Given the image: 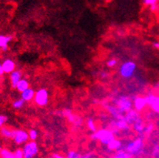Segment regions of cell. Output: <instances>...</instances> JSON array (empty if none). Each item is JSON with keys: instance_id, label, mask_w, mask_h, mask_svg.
Wrapping results in <instances>:
<instances>
[{"instance_id": "cell-1", "label": "cell", "mask_w": 159, "mask_h": 158, "mask_svg": "<svg viewBox=\"0 0 159 158\" xmlns=\"http://www.w3.org/2000/svg\"><path fill=\"white\" fill-rule=\"evenodd\" d=\"M91 139L95 140H99L101 144L108 145L113 140H115V135L111 130L102 128L99 130H97L91 136Z\"/></svg>"}, {"instance_id": "cell-2", "label": "cell", "mask_w": 159, "mask_h": 158, "mask_svg": "<svg viewBox=\"0 0 159 158\" xmlns=\"http://www.w3.org/2000/svg\"><path fill=\"white\" fill-rule=\"evenodd\" d=\"M144 148V140L142 137H138L135 140L128 143L125 147V152H127L130 156L139 155Z\"/></svg>"}, {"instance_id": "cell-3", "label": "cell", "mask_w": 159, "mask_h": 158, "mask_svg": "<svg viewBox=\"0 0 159 158\" xmlns=\"http://www.w3.org/2000/svg\"><path fill=\"white\" fill-rule=\"evenodd\" d=\"M113 102H114V105L118 108V110L120 111L121 114L123 115L131 111L133 106V102L127 96H120L118 98L114 99Z\"/></svg>"}, {"instance_id": "cell-4", "label": "cell", "mask_w": 159, "mask_h": 158, "mask_svg": "<svg viewBox=\"0 0 159 158\" xmlns=\"http://www.w3.org/2000/svg\"><path fill=\"white\" fill-rule=\"evenodd\" d=\"M136 69H137V65L135 62L132 61H128L121 65L119 72L122 78H130L134 74Z\"/></svg>"}, {"instance_id": "cell-5", "label": "cell", "mask_w": 159, "mask_h": 158, "mask_svg": "<svg viewBox=\"0 0 159 158\" xmlns=\"http://www.w3.org/2000/svg\"><path fill=\"white\" fill-rule=\"evenodd\" d=\"M24 158H33L38 153V145L36 141H28L24 144L22 148Z\"/></svg>"}, {"instance_id": "cell-6", "label": "cell", "mask_w": 159, "mask_h": 158, "mask_svg": "<svg viewBox=\"0 0 159 158\" xmlns=\"http://www.w3.org/2000/svg\"><path fill=\"white\" fill-rule=\"evenodd\" d=\"M34 102L39 106H44L48 102V92L46 89H39L36 90L34 97Z\"/></svg>"}, {"instance_id": "cell-7", "label": "cell", "mask_w": 159, "mask_h": 158, "mask_svg": "<svg viewBox=\"0 0 159 158\" xmlns=\"http://www.w3.org/2000/svg\"><path fill=\"white\" fill-rule=\"evenodd\" d=\"M12 140H14V142L18 145L26 144L29 140L28 132H27L25 130H22V129L14 130V136H13Z\"/></svg>"}, {"instance_id": "cell-8", "label": "cell", "mask_w": 159, "mask_h": 158, "mask_svg": "<svg viewBox=\"0 0 159 158\" xmlns=\"http://www.w3.org/2000/svg\"><path fill=\"white\" fill-rule=\"evenodd\" d=\"M146 104L149 105L151 107L153 111L156 113H159V96L155 94H148L147 96L145 97Z\"/></svg>"}, {"instance_id": "cell-9", "label": "cell", "mask_w": 159, "mask_h": 158, "mask_svg": "<svg viewBox=\"0 0 159 158\" xmlns=\"http://www.w3.org/2000/svg\"><path fill=\"white\" fill-rule=\"evenodd\" d=\"M140 118H141V116H140L139 112H137L135 110H133V109L128 111L127 113H125V115H124V120H125V122L127 123L129 125H132V126Z\"/></svg>"}, {"instance_id": "cell-10", "label": "cell", "mask_w": 159, "mask_h": 158, "mask_svg": "<svg viewBox=\"0 0 159 158\" xmlns=\"http://www.w3.org/2000/svg\"><path fill=\"white\" fill-rule=\"evenodd\" d=\"M105 107L107 108V110L108 111V112L112 115V117L114 119H116V120H124V115H125L121 114L120 111L118 110V108L115 106V105H111L107 103Z\"/></svg>"}, {"instance_id": "cell-11", "label": "cell", "mask_w": 159, "mask_h": 158, "mask_svg": "<svg viewBox=\"0 0 159 158\" xmlns=\"http://www.w3.org/2000/svg\"><path fill=\"white\" fill-rule=\"evenodd\" d=\"M2 69L4 70V73L6 74H11L13 71L16 70V63L12 59L7 58L2 63Z\"/></svg>"}, {"instance_id": "cell-12", "label": "cell", "mask_w": 159, "mask_h": 158, "mask_svg": "<svg viewBox=\"0 0 159 158\" xmlns=\"http://www.w3.org/2000/svg\"><path fill=\"white\" fill-rule=\"evenodd\" d=\"M146 101H145V97L138 96L136 97L133 101V106L135 108V111L137 112H140L144 110V108L146 106Z\"/></svg>"}, {"instance_id": "cell-13", "label": "cell", "mask_w": 159, "mask_h": 158, "mask_svg": "<svg viewBox=\"0 0 159 158\" xmlns=\"http://www.w3.org/2000/svg\"><path fill=\"white\" fill-rule=\"evenodd\" d=\"M22 79V73L20 70H15L10 74V80L11 84L13 88H16V85L18 84V82Z\"/></svg>"}, {"instance_id": "cell-14", "label": "cell", "mask_w": 159, "mask_h": 158, "mask_svg": "<svg viewBox=\"0 0 159 158\" xmlns=\"http://www.w3.org/2000/svg\"><path fill=\"white\" fill-rule=\"evenodd\" d=\"M133 130L135 131L136 132H137L138 134L140 135V137H143L144 134V129H145V124H144L143 120L141 118H140L139 120H137V122L133 125Z\"/></svg>"}, {"instance_id": "cell-15", "label": "cell", "mask_w": 159, "mask_h": 158, "mask_svg": "<svg viewBox=\"0 0 159 158\" xmlns=\"http://www.w3.org/2000/svg\"><path fill=\"white\" fill-rule=\"evenodd\" d=\"M35 94H36L35 90L29 87L26 90H24V92L21 93V98L24 102H29V101L34 99Z\"/></svg>"}, {"instance_id": "cell-16", "label": "cell", "mask_w": 159, "mask_h": 158, "mask_svg": "<svg viewBox=\"0 0 159 158\" xmlns=\"http://www.w3.org/2000/svg\"><path fill=\"white\" fill-rule=\"evenodd\" d=\"M0 135L6 139H12L14 136V130L8 127L3 126L0 128Z\"/></svg>"}, {"instance_id": "cell-17", "label": "cell", "mask_w": 159, "mask_h": 158, "mask_svg": "<svg viewBox=\"0 0 159 158\" xmlns=\"http://www.w3.org/2000/svg\"><path fill=\"white\" fill-rule=\"evenodd\" d=\"M29 88V82L25 78H22L20 82H18V84L16 85V89L18 90L19 92L22 93L24 90H26L27 89Z\"/></svg>"}, {"instance_id": "cell-18", "label": "cell", "mask_w": 159, "mask_h": 158, "mask_svg": "<svg viewBox=\"0 0 159 158\" xmlns=\"http://www.w3.org/2000/svg\"><path fill=\"white\" fill-rule=\"evenodd\" d=\"M114 126H115L117 129H120V130H129V125L127 123L125 122V120H116V121L114 123Z\"/></svg>"}, {"instance_id": "cell-19", "label": "cell", "mask_w": 159, "mask_h": 158, "mask_svg": "<svg viewBox=\"0 0 159 158\" xmlns=\"http://www.w3.org/2000/svg\"><path fill=\"white\" fill-rule=\"evenodd\" d=\"M62 114L64 115V116H66L67 118V120L70 121V123H72V124H74L75 121V120H76L77 116L76 115H75L74 113L72 112V111L70 110V109H66V110H64L62 111Z\"/></svg>"}, {"instance_id": "cell-20", "label": "cell", "mask_w": 159, "mask_h": 158, "mask_svg": "<svg viewBox=\"0 0 159 158\" xmlns=\"http://www.w3.org/2000/svg\"><path fill=\"white\" fill-rule=\"evenodd\" d=\"M121 146H122V143H121L120 140L115 139V140H113L112 141L107 145V148H108V149L112 151L119 150L120 148H121Z\"/></svg>"}, {"instance_id": "cell-21", "label": "cell", "mask_w": 159, "mask_h": 158, "mask_svg": "<svg viewBox=\"0 0 159 158\" xmlns=\"http://www.w3.org/2000/svg\"><path fill=\"white\" fill-rule=\"evenodd\" d=\"M11 36H4V35H0V48H2L3 47L8 46V43L12 40Z\"/></svg>"}, {"instance_id": "cell-22", "label": "cell", "mask_w": 159, "mask_h": 158, "mask_svg": "<svg viewBox=\"0 0 159 158\" xmlns=\"http://www.w3.org/2000/svg\"><path fill=\"white\" fill-rule=\"evenodd\" d=\"M0 158H16L14 152L9 150L8 148H2L0 151Z\"/></svg>"}, {"instance_id": "cell-23", "label": "cell", "mask_w": 159, "mask_h": 158, "mask_svg": "<svg viewBox=\"0 0 159 158\" xmlns=\"http://www.w3.org/2000/svg\"><path fill=\"white\" fill-rule=\"evenodd\" d=\"M87 127H88L89 129H90V130H91V132H93V133L96 132V131H97L96 126H95V121H94V120H93L92 118H88V119H87Z\"/></svg>"}, {"instance_id": "cell-24", "label": "cell", "mask_w": 159, "mask_h": 158, "mask_svg": "<svg viewBox=\"0 0 159 158\" xmlns=\"http://www.w3.org/2000/svg\"><path fill=\"white\" fill-rule=\"evenodd\" d=\"M24 101L23 100L22 98H20L19 99H16L14 102H12V106L15 108V109H21V108L24 106Z\"/></svg>"}, {"instance_id": "cell-25", "label": "cell", "mask_w": 159, "mask_h": 158, "mask_svg": "<svg viewBox=\"0 0 159 158\" xmlns=\"http://www.w3.org/2000/svg\"><path fill=\"white\" fill-rule=\"evenodd\" d=\"M112 158H131V156L125 150H120L116 153L115 156Z\"/></svg>"}, {"instance_id": "cell-26", "label": "cell", "mask_w": 159, "mask_h": 158, "mask_svg": "<svg viewBox=\"0 0 159 158\" xmlns=\"http://www.w3.org/2000/svg\"><path fill=\"white\" fill-rule=\"evenodd\" d=\"M28 136H29V139L32 141H35L38 137V132L36 129H31L28 132Z\"/></svg>"}, {"instance_id": "cell-27", "label": "cell", "mask_w": 159, "mask_h": 158, "mask_svg": "<svg viewBox=\"0 0 159 158\" xmlns=\"http://www.w3.org/2000/svg\"><path fill=\"white\" fill-rule=\"evenodd\" d=\"M14 156L16 158H24V152L22 148H17L14 152Z\"/></svg>"}, {"instance_id": "cell-28", "label": "cell", "mask_w": 159, "mask_h": 158, "mask_svg": "<svg viewBox=\"0 0 159 158\" xmlns=\"http://www.w3.org/2000/svg\"><path fill=\"white\" fill-rule=\"evenodd\" d=\"M79 153L77 152L76 151L70 150L69 151V152L67 153V158H78L79 156Z\"/></svg>"}, {"instance_id": "cell-29", "label": "cell", "mask_w": 159, "mask_h": 158, "mask_svg": "<svg viewBox=\"0 0 159 158\" xmlns=\"http://www.w3.org/2000/svg\"><path fill=\"white\" fill-rule=\"evenodd\" d=\"M153 124H148L146 126H145V129H144V134H149L153 131Z\"/></svg>"}, {"instance_id": "cell-30", "label": "cell", "mask_w": 159, "mask_h": 158, "mask_svg": "<svg viewBox=\"0 0 159 158\" xmlns=\"http://www.w3.org/2000/svg\"><path fill=\"white\" fill-rule=\"evenodd\" d=\"M116 65H117V61L116 60V59H110V60L107 61V65L108 66V67H110V68L114 67V66H116Z\"/></svg>"}, {"instance_id": "cell-31", "label": "cell", "mask_w": 159, "mask_h": 158, "mask_svg": "<svg viewBox=\"0 0 159 158\" xmlns=\"http://www.w3.org/2000/svg\"><path fill=\"white\" fill-rule=\"evenodd\" d=\"M143 3L145 4V5L151 7L153 6V5H154V4H157V0H144Z\"/></svg>"}, {"instance_id": "cell-32", "label": "cell", "mask_w": 159, "mask_h": 158, "mask_svg": "<svg viewBox=\"0 0 159 158\" xmlns=\"http://www.w3.org/2000/svg\"><path fill=\"white\" fill-rule=\"evenodd\" d=\"M7 117L6 115H0V128L3 127L4 124L7 122Z\"/></svg>"}, {"instance_id": "cell-33", "label": "cell", "mask_w": 159, "mask_h": 158, "mask_svg": "<svg viewBox=\"0 0 159 158\" xmlns=\"http://www.w3.org/2000/svg\"><path fill=\"white\" fill-rule=\"evenodd\" d=\"M153 155L154 156H159V145H155V147L153 148Z\"/></svg>"}, {"instance_id": "cell-34", "label": "cell", "mask_w": 159, "mask_h": 158, "mask_svg": "<svg viewBox=\"0 0 159 158\" xmlns=\"http://www.w3.org/2000/svg\"><path fill=\"white\" fill-rule=\"evenodd\" d=\"M92 156V154L91 153H88V154H85V155H79V156L78 158H91Z\"/></svg>"}, {"instance_id": "cell-35", "label": "cell", "mask_w": 159, "mask_h": 158, "mask_svg": "<svg viewBox=\"0 0 159 158\" xmlns=\"http://www.w3.org/2000/svg\"><path fill=\"white\" fill-rule=\"evenodd\" d=\"M100 76L102 78H105L106 77H107V73L105 72V71H102L100 73Z\"/></svg>"}, {"instance_id": "cell-36", "label": "cell", "mask_w": 159, "mask_h": 158, "mask_svg": "<svg viewBox=\"0 0 159 158\" xmlns=\"http://www.w3.org/2000/svg\"><path fill=\"white\" fill-rule=\"evenodd\" d=\"M153 48H156V49H159V41H156L153 44Z\"/></svg>"}, {"instance_id": "cell-37", "label": "cell", "mask_w": 159, "mask_h": 158, "mask_svg": "<svg viewBox=\"0 0 159 158\" xmlns=\"http://www.w3.org/2000/svg\"><path fill=\"white\" fill-rule=\"evenodd\" d=\"M52 156H53V158H66L65 156H61L60 154H57V153H54V154L52 155Z\"/></svg>"}, {"instance_id": "cell-38", "label": "cell", "mask_w": 159, "mask_h": 158, "mask_svg": "<svg viewBox=\"0 0 159 158\" xmlns=\"http://www.w3.org/2000/svg\"><path fill=\"white\" fill-rule=\"evenodd\" d=\"M150 9H151V11H154L157 10V3L154 4V5H153V6L150 7Z\"/></svg>"}, {"instance_id": "cell-39", "label": "cell", "mask_w": 159, "mask_h": 158, "mask_svg": "<svg viewBox=\"0 0 159 158\" xmlns=\"http://www.w3.org/2000/svg\"><path fill=\"white\" fill-rule=\"evenodd\" d=\"M3 74H4V70L3 69H2V64H0V76H2Z\"/></svg>"}, {"instance_id": "cell-40", "label": "cell", "mask_w": 159, "mask_h": 158, "mask_svg": "<svg viewBox=\"0 0 159 158\" xmlns=\"http://www.w3.org/2000/svg\"><path fill=\"white\" fill-rule=\"evenodd\" d=\"M157 88H158V90H159V81H158V82H157Z\"/></svg>"}, {"instance_id": "cell-41", "label": "cell", "mask_w": 159, "mask_h": 158, "mask_svg": "<svg viewBox=\"0 0 159 158\" xmlns=\"http://www.w3.org/2000/svg\"><path fill=\"white\" fill-rule=\"evenodd\" d=\"M2 150V147H1V145H0V151Z\"/></svg>"}, {"instance_id": "cell-42", "label": "cell", "mask_w": 159, "mask_h": 158, "mask_svg": "<svg viewBox=\"0 0 159 158\" xmlns=\"http://www.w3.org/2000/svg\"><path fill=\"white\" fill-rule=\"evenodd\" d=\"M133 158H136V157H133Z\"/></svg>"}]
</instances>
